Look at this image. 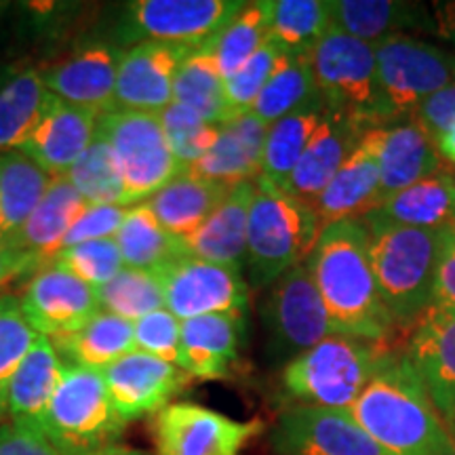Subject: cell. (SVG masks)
I'll use <instances>...</instances> for the list:
<instances>
[{
    "mask_svg": "<svg viewBox=\"0 0 455 455\" xmlns=\"http://www.w3.org/2000/svg\"><path fill=\"white\" fill-rule=\"evenodd\" d=\"M98 133L110 144L124 184V207L152 198L184 169L164 138L158 114H101Z\"/></svg>",
    "mask_w": 455,
    "mask_h": 455,
    "instance_id": "cell-8",
    "label": "cell"
},
{
    "mask_svg": "<svg viewBox=\"0 0 455 455\" xmlns=\"http://www.w3.org/2000/svg\"><path fill=\"white\" fill-rule=\"evenodd\" d=\"M244 344V315H203L181 321L180 369L198 379L230 378Z\"/></svg>",
    "mask_w": 455,
    "mask_h": 455,
    "instance_id": "cell-22",
    "label": "cell"
},
{
    "mask_svg": "<svg viewBox=\"0 0 455 455\" xmlns=\"http://www.w3.org/2000/svg\"><path fill=\"white\" fill-rule=\"evenodd\" d=\"M405 355L455 441V318L426 315L418 323Z\"/></svg>",
    "mask_w": 455,
    "mask_h": 455,
    "instance_id": "cell-21",
    "label": "cell"
},
{
    "mask_svg": "<svg viewBox=\"0 0 455 455\" xmlns=\"http://www.w3.org/2000/svg\"><path fill=\"white\" fill-rule=\"evenodd\" d=\"M270 4L268 0L244 3V7L232 17L213 38V57L221 76L235 74L249 57H253L268 41Z\"/></svg>",
    "mask_w": 455,
    "mask_h": 455,
    "instance_id": "cell-40",
    "label": "cell"
},
{
    "mask_svg": "<svg viewBox=\"0 0 455 455\" xmlns=\"http://www.w3.org/2000/svg\"><path fill=\"white\" fill-rule=\"evenodd\" d=\"M100 455H150V453L141 451V449L124 447V445H121V443H118V445H114V447H110V449H106V451H104V453H100Z\"/></svg>",
    "mask_w": 455,
    "mask_h": 455,
    "instance_id": "cell-55",
    "label": "cell"
},
{
    "mask_svg": "<svg viewBox=\"0 0 455 455\" xmlns=\"http://www.w3.org/2000/svg\"><path fill=\"white\" fill-rule=\"evenodd\" d=\"M453 455H455V453H453Z\"/></svg>",
    "mask_w": 455,
    "mask_h": 455,
    "instance_id": "cell-58",
    "label": "cell"
},
{
    "mask_svg": "<svg viewBox=\"0 0 455 455\" xmlns=\"http://www.w3.org/2000/svg\"><path fill=\"white\" fill-rule=\"evenodd\" d=\"M264 428L261 419L236 422L196 403H171L155 415V455H241Z\"/></svg>",
    "mask_w": 455,
    "mask_h": 455,
    "instance_id": "cell-13",
    "label": "cell"
},
{
    "mask_svg": "<svg viewBox=\"0 0 455 455\" xmlns=\"http://www.w3.org/2000/svg\"><path fill=\"white\" fill-rule=\"evenodd\" d=\"M266 133L268 124L255 114H236L235 118L220 124L218 141L212 152L188 171L196 178L228 186L255 181L261 175Z\"/></svg>",
    "mask_w": 455,
    "mask_h": 455,
    "instance_id": "cell-25",
    "label": "cell"
},
{
    "mask_svg": "<svg viewBox=\"0 0 455 455\" xmlns=\"http://www.w3.org/2000/svg\"><path fill=\"white\" fill-rule=\"evenodd\" d=\"M53 175L20 150L0 152V232L13 243L38 207Z\"/></svg>",
    "mask_w": 455,
    "mask_h": 455,
    "instance_id": "cell-35",
    "label": "cell"
},
{
    "mask_svg": "<svg viewBox=\"0 0 455 455\" xmlns=\"http://www.w3.org/2000/svg\"><path fill=\"white\" fill-rule=\"evenodd\" d=\"M89 204L64 175H57L34 209L30 218L13 238V247L32 258L38 266L49 264L61 249V241L74 221L81 218Z\"/></svg>",
    "mask_w": 455,
    "mask_h": 455,
    "instance_id": "cell-27",
    "label": "cell"
},
{
    "mask_svg": "<svg viewBox=\"0 0 455 455\" xmlns=\"http://www.w3.org/2000/svg\"><path fill=\"white\" fill-rule=\"evenodd\" d=\"M20 304L34 331L49 339L78 331L100 312L98 289L53 266L28 283Z\"/></svg>",
    "mask_w": 455,
    "mask_h": 455,
    "instance_id": "cell-17",
    "label": "cell"
},
{
    "mask_svg": "<svg viewBox=\"0 0 455 455\" xmlns=\"http://www.w3.org/2000/svg\"><path fill=\"white\" fill-rule=\"evenodd\" d=\"M435 144H436V150H439L443 161L455 164V127L445 131V133H443L441 138L435 141Z\"/></svg>",
    "mask_w": 455,
    "mask_h": 455,
    "instance_id": "cell-54",
    "label": "cell"
},
{
    "mask_svg": "<svg viewBox=\"0 0 455 455\" xmlns=\"http://www.w3.org/2000/svg\"><path fill=\"white\" fill-rule=\"evenodd\" d=\"M373 51L379 83L396 121L455 84V55L409 34L375 43Z\"/></svg>",
    "mask_w": 455,
    "mask_h": 455,
    "instance_id": "cell-10",
    "label": "cell"
},
{
    "mask_svg": "<svg viewBox=\"0 0 455 455\" xmlns=\"http://www.w3.org/2000/svg\"><path fill=\"white\" fill-rule=\"evenodd\" d=\"M0 455H60L38 426L0 424Z\"/></svg>",
    "mask_w": 455,
    "mask_h": 455,
    "instance_id": "cell-50",
    "label": "cell"
},
{
    "mask_svg": "<svg viewBox=\"0 0 455 455\" xmlns=\"http://www.w3.org/2000/svg\"><path fill=\"white\" fill-rule=\"evenodd\" d=\"M321 226L339 220H358L379 207V164L358 144L321 196L310 204Z\"/></svg>",
    "mask_w": 455,
    "mask_h": 455,
    "instance_id": "cell-29",
    "label": "cell"
},
{
    "mask_svg": "<svg viewBox=\"0 0 455 455\" xmlns=\"http://www.w3.org/2000/svg\"><path fill=\"white\" fill-rule=\"evenodd\" d=\"M114 241L121 249L124 268L133 270L156 272L169 261L186 255L181 238L169 235L148 204H135L129 209Z\"/></svg>",
    "mask_w": 455,
    "mask_h": 455,
    "instance_id": "cell-36",
    "label": "cell"
},
{
    "mask_svg": "<svg viewBox=\"0 0 455 455\" xmlns=\"http://www.w3.org/2000/svg\"><path fill=\"white\" fill-rule=\"evenodd\" d=\"M327 101L316 93L310 101L293 110L281 121L272 123L266 133L264 158H261V180L287 192L295 167L308 148L310 140L327 116Z\"/></svg>",
    "mask_w": 455,
    "mask_h": 455,
    "instance_id": "cell-30",
    "label": "cell"
},
{
    "mask_svg": "<svg viewBox=\"0 0 455 455\" xmlns=\"http://www.w3.org/2000/svg\"><path fill=\"white\" fill-rule=\"evenodd\" d=\"M261 321L268 335L266 348L275 363H291L301 352L335 335L306 264L272 283L268 299L261 306Z\"/></svg>",
    "mask_w": 455,
    "mask_h": 455,
    "instance_id": "cell-9",
    "label": "cell"
},
{
    "mask_svg": "<svg viewBox=\"0 0 455 455\" xmlns=\"http://www.w3.org/2000/svg\"><path fill=\"white\" fill-rule=\"evenodd\" d=\"M188 51L181 44L140 43L123 53L112 112L158 114L173 104L175 72Z\"/></svg>",
    "mask_w": 455,
    "mask_h": 455,
    "instance_id": "cell-18",
    "label": "cell"
},
{
    "mask_svg": "<svg viewBox=\"0 0 455 455\" xmlns=\"http://www.w3.org/2000/svg\"><path fill=\"white\" fill-rule=\"evenodd\" d=\"M361 146L379 164V204L415 181L443 171L436 144L411 116L365 131Z\"/></svg>",
    "mask_w": 455,
    "mask_h": 455,
    "instance_id": "cell-15",
    "label": "cell"
},
{
    "mask_svg": "<svg viewBox=\"0 0 455 455\" xmlns=\"http://www.w3.org/2000/svg\"><path fill=\"white\" fill-rule=\"evenodd\" d=\"M49 266L70 272V275L81 278L83 283L100 289L124 268V261L116 241L114 238H101V241L61 249L51 258Z\"/></svg>",
    "mask_w": 455,
    "mask_h": 455,
    "instance_id": "cell-45",
    "label": "cell"
},
{
    "mask_svg": "<svg viewBox=\"0 0 455 455\" xmlns=\"http://www.w3.org/2000/svg\"><path fill=\"white\" fill-rule=\"evenodd\" d=\"M321 228V220L308 203L272 186L270 181L255 180L244 264L253 287L276 283L284 272L304 264Z\"/></svg>",
    "mask_w": 455,
    "mask_h": 455,
    "instance_id": "cell-4",
    "label": "cell"
},
{
    "mask_svg": "<svg viewBox=\"0 0 455 455\" xmlns=\"http://www.w3.org/2000/svg\"><path fill=\"white\" fill-rule=\"evenodd\" d=\"M158 118L171 152L184 169H190L207 156L218 141L220 127L203 121L195 110L175 101L158 112Z\"/></svg>",
    "mask_w": 455,
    "mask_h": 455,
    "instance_id": "cell-43",
    "label": "cell"
},
{
    "mask_svg": "<svg viewBox=\"0 0 455 455\" xmlns=\"http://www.w3.org/2000/svg\"><path fill=\"white\" fill-rule=\"evenodd\" d=\"M38 268V264L20 249L13 247V243L0 232V291L13 283L15 278L28 275V272Z\"/></svg>",
    "mask_w": 455,
    "mask_h": 455,
    "instance_id": "cell-52",
    "label": "cell"
},
{
    "mask_svg": "<svg viewBox=\"0 0 455 455\" xmlns=\"http://www.w3.org/2000/svg\"><path fill=\"white\" fill-rule=\"evenodd\" d=\"M432 20H435L436 34L455 44V0L435 4V17Z\"/></svg>",
    "mask_w": 455,
    "mask_h": 455,
    "instance_id": "cell-53",
    "label": "cell"
},
{
    "mask_svg": "<svg viewBox=\"0 0 455 455\" xmlns=\"http://www.w3.org/2000/svg\"><path fill=\"white\" fill-rule=\"evenodd\" d=\"M388 352L375 341L329 335L283 369V388L298 405L350 409Z\"/></svg>",
    "mask_w": 455,
    "mask_h": 455,
    "instance_id": "cell-5",
    "label": "cell"
},
{
    "mask_svg": "<svg viewBox=\"0 0 455 455\" xmlns=\"http://www.w3.org/2000/svg\"><path fill=\"white\" fill-rule=\"evenodd\" d=\"M101 375L112 405L124 424L163 411L192 379L173 363L140 350L106 367Z\"/></svg>",
    "mask_w": 455,
    "mask_h": 455,
    "instance_id": "cell-16",
    "label": "cell"
},
{
    "mask_svg": "<svg viewBox=\"0 0 455 455\" xmlns=\"http://www.w3.org/2000/svg\"><path fill=\"white\" fill-rule=\"evenodd\" d=\"M121 57L123 53L108 44H93L43 70L41 78L55 98L101 116L112 112L114 108V89H116Z\"/></svg>",
    "mask_w": 455,
    "mask_h": 455,
    "instance_id": "cell-20",
    "label": "cell"
},
{
    "mask_svg": "<svg viewBox=\"0 0 455 455\" xmlns=\"http://www.w3.org/2000/svg\"><path fill=\"white\" fill-rule=\"evenodd\" d=\"M100 114L72 106L49 93L43 116L24 144L21 155L32 158L49 175H64L98 135Z\"/></svg>",
    "mask_w": 455,
    "mask_h": 455,
    "instance_id": "cell-19",
    "label": "cell"
},
{
    "mask_svg": "<svg viewBox=\"0 0 455 455\" xmlns=\"http://www.w3.org/2000/svg\"><path fill=\"white\" fill-rule=\"evenodd\" d=\"M212 43L190 49L181 60L173 81V101L195 110L209 124L220 127L235 118V114L228 106L226 81L215 64Z\"/></svg>",
    "mask_w": 455,
    "mask_h": 455,
    "instance_id": "cell-34",
    "label": "cell"
},
{
    "mask_svg": "<svg viewBox=\"0 0 455 455\" xmlns=\"http://www.w3.org/2000/svg\"><path fill=\"white\" fill-rule=\"evenodd\" d=\"M47 98L49 89L36 70L17 74L0 89V152L20 150L41 121Z\"/></svg>",
    "mask_w": 455,
    "mask_h": 455,
    "instance_id": "cell-38",
    "label": "cell"
},
{
    "mask_svg": "<svg viewBox=\"0 0 455 455\" xmlns=\"http://www.w3.org/2000/svg\"><path fill=\"white\" fill-rule=\"evenodd\" d=\"M100 310L135 323L141 316L164 308L161 283L155 272L123 268L110 283L98 289Z\"/></svg>",
    "mask_w": 455,
    "mask_h": 455,
    "instance_id": "cell-42",
    "label": "cell"
},
{
    "mask_svg": "<svg viewBox=\"0 0 455 455\" xmlns=\"http://www.w3.org/2000/svg\"><path fill=\"white\" fill-rule=\"evenodd\" d=\"M64 358L49 338L38 335L7 390V415L11 422H24L41 428L51 398L66 371Z\"/></svg>",
    "mask_w": 455,
    "mask_h": 455,
    "instance_id": "cell-28",
    "label": "cell"
},
{
    "mask_svg": "<svg viewBox=\"0 0 455 455\" xmlns=\"http://www.w3.org/2000/svg\"><path fill=\"white\" fill-rule=\"evenodd\" d=\"M155 275L164 308L180 321L203 315H247L249 284L238 270L186 253Z\"/></svg>",
    "mask_w": 455,
    "mask_h": 455,
    "instance_id": "cell-11",
    "label": "cell"
},
{
    "mask_svg": "<svg viewBox=\"0 0 455 455\" xmlns=\"http://www.w3.org/2000/svg\"><path fill=\"white\" fill-rule=\"evenodd\" d=\"M365 131L363 124L352 121L350 116L329 108L325 121L310 140L289 180V195L308 204L315 203L361 144Z\"/></svg>",
    "mask_w": 455,
    "mask_h": 455,
    "instance_id": "cell-23",
    "label": "cell"
},
{
    "mask_svg": "<svg viewBox=\"0 0 455 455\" xmlns=\"http://www.w3.org/2000/svg\"><path fill=\"white\" fill-rule=\"evenodd\" d=\"M348 411L388 455L455 453V441L407 355L388 352Z\"/></svg>",
    "mask_w": 455,
    "mask_h": 455,
    "instance_id": "cell-2",
    "label": "cell"
},
{
    "mask_svg": "<svg viewBox=\"0 0 455 455\" xmlns=\"http://www.w3.org/2000/svg\"><path fill=\"white\" fill-rule=\"evenodd\" d=\"M315 84L327 106L367 131L395 123L379 83L373 44L331 28L308 53Z\"/></svg>",
    "mask_w": 455,
    "mask_h": 455,
    "instance_id": "cell-6",
    "label": "cell"
},
{
    "mask_svg": "<svg viewBox=\"0 0 455 455\" xmlns=\"http://www.w3.org/2000/svg\"><path fill=\"white\" fill-rule=\"evenodd\" d=\"M180 327L181 321L167 308L150 312L133 323L135 348L161 361L180 365Z\"/></svg>",
    "mask_w": 455,
    "mask_h": 455,
    "instance_id": "cell-47",
    "label": "cell"
},
{
    "mask_svg": "<svg viewBox=\"0 0 455 455\" xmlns=\"http://www.w3.org/2000/svg\"><path fill=\"white\" fill-rule=\"evenodd\" d=\"M3 418H4V415H3V413H0V422H3Z\"/></svg>",
    "mask_w": 455,
    "mask_h": 455,
    "instance_id": "cell-57",
    "label": "cell"
},
{
    "mask_svg": "<svg viewBox=\"0 0 455 455\" xmlns=\"http://www.w3.org/2000/svg\"><path fill=\"white\" fill-rule=\"evenodd\" d=\"M253 195L255 181L232 186L209 220L190 236L181 238L186 253L241 272L247 264V226Z\"/></svg>",
    "mask_w": 455,
    "mask_h": 455,
    "instance_id": "cell-24",
    "label": "cell"
},
{
    "mask_svg": "<svg viewBox=\"0 0 455 455\" xmlns=\"http://www.w3.org/2000/svg\"><path fill=\"white\" fill-rule=\"evenodd\" d=\"M426 315L455 318V235L449 228L443 232V247L439 266H436L435 289H432L430 308Z\"/></svg>",
    "mask_w": 455,
    "mask_h": 455,
    "instance_id": "cell-49",
    "label": "cell"
},
{
    "mask_svg": "<svg viewBox=\"0 0 455 455\" xmlns=\"http://www.w3.org/2000/svg\"><path fill=\"white\" fill-rule=\"evenodd\" d=\"M318 93L308 55L283 53L270 81L253 101L251 114L266 124L281 121Z\"/></svg>",
    "mask_w": 455,
    "mask_h": 455,
    "instance_id": "cell-39",
    "label": "cell"
},
{
    "mask_svg": "<svg viewBox=\"0 0 455 455\" xmlns=\"http://www.w3.org/2000/svg\"><path fill=\"white\" fill-rule=\"evenodd\" d=\"M409 116L430 135L432 141L439 140L445 131L455 127V84L432 95Z\"/></svg>",
    "mask_w": 455,
    "mask_h": 455,
    "instance_id": "cell-51",
    "label": "cell"
},
{
    "mask_svg": "<svg viewBox=\"0 0 455 455\" xmlns=\"http://www.w3.org/2000/svg\"><path fill=\"white\" fill-rule=\"evenodd\" d=\"M268 41L284 53L308 55L333 28L329 0H268Z\"/></svg>",
    "mask_w": 455,
    "mask_h": 455,
    "instance_id": "cell-37",
    "label": "cell"
},
{
    "mask_svg": "<svg viewBox=\"0 0 455 455\" xmlns=\"http://www.w3.org/2000/svg\"><path fill=\"white\" fill-rule=\"evenodd\" d=\"M34 331L21 310L20 299L13 295L0 298V413L7 415V390L17 369L28 352L36 344Z\"/></svg>",
    "mask_w": 455,
    "mask_h": 455,
    "instance_id": "cell-44",
    "label": "cell"
},
{
    "mask_svg": "<svg viewBox=\"0 0 455 455\" xmlns=\"http://www.w3.org/2000/svg\"><path fill=\"white\" fill-rule=\"evenodd\" d=\"M375 212L403 226L447 230L455 221V173L439 171L415 181L379 204Z\"/></svg>",
    "mask_w": 455,
    "mask_h": 455,
    "instance_id": "cell-33",
    "label": "cell"
},
{
    "mask_svg": "<svg viewBox=\"0 0 455 455\" xmlns=\"http://www.w3.org/2000/svg\"><path fill=\"white\" fill-rule=\"evenodd\" d=\"M124 426L101 371L68 365L41 430L60 455H100L118 445Z\"/></svg>",
    "mask_w": 455,
    "mask_h": 455,
    "instance_id": "cell-7",
    "label": "cell"
},
{
    "mask_svg": "<svg viewBox=\"0 0 455 455\" xmlns=\"http://www.w3.org/2000/svg\"><path fill=\"white\" fill-rule=\"evenodd\" d=\"M358 221L367 232L375 281L395 325L419 323L430 308L445 230L403 226L378 212Z\"/></svg>",
    "mask_w": 455,
    "mask_h": 455,
    "instance_id": "cell-3",
    "label": "cell"
},
{
    "mask_svg": "<svg viewBox=\"0 0 455 455\" xmlns=\"http://www.w3.org/2000/svg\"><path fill=\"white\" fill-rule=\"evenodd\" d=\"M124 215H127L124 207L89 204L81 218L74 221L70 230H68L64 241H61V249H70L91 241H101V238H114L116 232L121 230Z\"/></svg>",
    "mask_w": 455,
    "mask_h": 455,
    "instance_id": "cell-48",
    "label": "cell"
},
{
    "mask_svg": "<svg viewBox=\"0 0 455 455\" xmlns=\"http://www.w3.org/2000/svg\"><path fill=\"white\" fill-rule=\"evenodd\" d=\"M51 344L60 352L64 363L68 361L72 363V367L91 369V371H104L123 356L138 350L133 323L106 310H100L78 331L53 338Z\"/></svg>",
    "mask_w": 455,
    "mask_h": 455,
    "instance_id": "cell-32",
    "label": "cell"
},
{
    "mask_svg": "<svg viewBox=\"0 0 455 455\" xmlns=\"http://www.w3.org/2000/svg\"><path fill=\"white\" fill-rule=\"evenodd\" d=\"M335 30L375 44L411 30L436 34L430 11L401 0H329Z\"/></svg>",
    "mask_w": 455,
    "mask_h": 455,
    "instance_id": "cell-26",
    "label": "cell"
},
{
    "mask_svg": "<svg viewBox=\"0 0 455 455\" xmlns=\"http://www.w3.org/2000/svg\"><path fill=\"white\" fill-rule=\"evenodd\" d=\"M281 455H388L348 409L295 405L281 413L272 430Z\"/></svg>",
    "mask_w": 455,
    "mask_h": 455,
    "instance_id": "cell-14",
    "label": "cell"
},
{
    "mask_svg": "<svg viewBox=\"0 0 455 455\" xmlns=\"http://www.w3.org/2000/svg\"><path fill=\"white\" fill-rule=\"evenodd\" d=\"M284 51L272 41H266L253 57H249L235 74L224 78L226 81V98L232 114H244L251 110L253 101L258 100L261 89L270 81L272 72L276 70Z\"/></svg>",
    "mask_w": 455,
    "mask_h": 455,
    "instance_id": "cell-46",
    "label": "cell"
},
{
    "mask_svg": "<svg viewBox=\"0 0 455 455\" xmlns=\"http://www.w3.org/2000/svg\"><path fill=\"white\" fill-rule=\"evenodd\" d=\"M449 230H451V232H453V235H455V221H453V226H451V228H449Z\"/></svg>",
    "mask_w": 455,
    "mask_h": 455,
    "instance_id": "cell-56",
    "label": "cell"
},
{
    "mask_svg": "<svg viewBox=\"0 0 455 455\" xmlns=\"http://www.w3.org/2000/svg\"><path fill=\"white\" fill-rule=\"evenodd\" d=\"M64 178L76 188L87 204L124 207V184L116 156L106 138L95 135L87 152L66 171Z\"/></svg>",
    "mask_w": 455,
    "mask_h": 455,
    "instance_id": "cell-41",
    "label": "cell"
},
{
    "mask_svg": "<svg viewBox=\"0 0 455 455\" xmlns=\"http://www.w3.org/2000/svg\"><path fill=\"white\" fill-rule=\"evenodd\" d=\"M244 7L241 0H140L127 7L124 32L140 43L203 47Z\"/></svg>",
    "mask_w": 455,
    "mask_h": 455,
    "instance_id": "cell-12",
    "label": "cell"
},
{
    "mask_svg": "<svg viewBox=\"0 0 455 455\" xmlns=\"http://www.w3.org/2000/svg\"><path fill=\"white\" fill-rule=\"evenodd\" d=\"M304 264L335 335L379 341L392 331L395 321L379 295L361 221L339 220L323 226Z\"/></svg>",
    "mask_w": 455,
    "mask_h": 455,
    "instance_id": "cell-1",
    "label": "cell"
},
{
    "mask_svg": "<svg viewBox=\"0 0 455 455\" xmlns=\"http://www.w3.org/2000/svg\"><path fill=\"white\" fill-rule=\"evenodd\" d=\"M230 188L232 186L196 178L190 171H184L155 196L148 198L146 204L169 235L186 238L209 220V215L220 207Z\"/></svg>",
    "mask_w": 455,
    "mask_h": 455,
    "instance_id": "cell-31",
    "label": "cell"
}]
</instances>
